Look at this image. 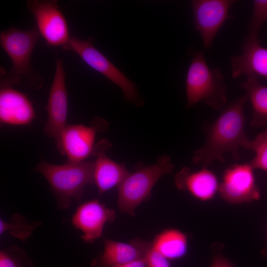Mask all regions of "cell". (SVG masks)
<instances>
[{
  "label": "cell",
  "mask_w": 267,
  "mask_h": 267,
  "mask_svg": "<svg viewBox=\"0 0 267 267\" xmlns=\"http://www.w3.org/2000/svg\"><path fill=\"white\" fill-rule=\"evenodd\" d=\"M42 224L41 222L30 221L19 214L14 213L8 221L0 219V234L8 233L14 237L25 241L31 236L33 231Z\"/></svg>",
  "instance_id": "cell-20"
},
{
  "label": "cell",
  "mask_w": 267,
  "mask_h": 267,
  "mask_svg": "<svg viewBox=\"0 0 267 267\" xmlns=\"http://www.w3.org/2000/svg\"><path fill=\"white\" fill-rule=\"evenodd\" d=\"M175 165L167 155L159 157L152 165L129 172L118 186L117 204L123 213L132 216L136 207L150 196L151 190L163 176L171 174Z\"/></svg>",
  "instance_id": "cell-4"
},
{
  "label": "cell",
  "mask_w": 267,
  "mask_h": 267,
  "mask_svg": "<svg viewBox=\"0 0 267 267\" xmlns=\"http://www.w3.org/2000/svg\"><path fill=\"white\" fill-rule=\"evenodd\" d=\"M111 144L103 139L95 144L92 156L93 161V183L97 188L98 193H104L121 183L129 172L125 165L112 160L106 155V151Z\"/></svg>",
  "instance_id": "cell-14"
},
{
  "label": "cell",
  "mask_w": 267,
  "mask_h": 267,
  "mask_svg": "<svg viewBox=\"0 0 267 267\" xmlns=\"http://www.w3.org/2000/svg\"><path fill=\"white\" fill-rule=\"evenodd\" d=\"M254 169L249 164H235L224 171L218 192L226 202L249 203L259 200L261 194L256 183Z\"/></svg>",
  "instance_id": "cell-9"
},
{
  "label": "cell",
  "mask_w": 267,
  "mask_h": 267,
  "mask_svg": "<svg viewBox=\"0 0 267 267\" xmlns=\"http://www.w3.org/2000/svg\"><path fill=\"white\" fill-rule=\"evenodd\" d=\"M223 246L219 242L211 245L212 261L211 267H234L233 264L222 254Z\"/></svg>",
  "instance_id": "cell-24"
},
{
  "label": "cell",
  "mask_w": 267,
  "mask_h": 267,
  "mask_svg": "<svg viewBox=\"0 0 267 267\" xmlns=\"http://www.w3.org/2000/svg\"><path fill=\"white\" fill-rule=\"evenodd\" d=\"M115 211L106 207L97 200L81 204L72 218V222L83 234L82 239L86 243H92L102 236L103 227L108 222L114 221Z\"/></svg>",
  "instance_id": "cell-12"
},
{
  "label": "cell",
  "mask_w": 267,
  "mask_h": 267,
  "mask_svg": "<svg viewBox=\"0 0 267 267\" xmlns=\"http://www.w3.org/2000/svg\"><path fill=\"white\" fill-rule=\"evenodd\" d=\"M233 0H193L191 1L193 21L200 34L204 48H210L218 31L230 18L229 9Z\"/></svg>",
  "instance_id": "cell-10"
},
{
  "label": "cell",
  "mask_w": 267,
  "mask_h": 267,
  "mask_svg": "<svg viewBox=\"0 0 267 267\" xmlns=\"http://www.w3.org/2000/svg\"><path fill=\"white\" fill-rule=\"evenodd\" d=\"M247 100L246 94L239 97L226 106L213 122L205 126V143L194 151L192 161L194 165L208 168L215 161L224 163L223 154L227 152L238 160L240 147L251 150V140L244 131V106Z\"/></svg>",
  "instance_id": "cell-1"
},
{
  "label": "cell",
  "mask_w": 267,
  "mask_h": 267,
  "mask_svg": "<svg viewBox=\"0 0 267 267\" xmlns=\"http://www.w3.org/2000/svg\"><path fill=\"white\" fill-rule=\"evenodd\" d=\"M40 37L37 27L26 30L11 27L0 32V46L12 62L8 72L0 70L1 83L12 86L20 81V77L29 80L34 78L30 61Z\"/></svg>",
  "instance_id": "cell-5"
},
{
  "label": "cell",
  "mask_w": 267,
  "mask_h": 267,
  "mask_svg": "<svg viewBox=\"0 0 267 267\" xmlns=\"http://www.w3.org/2000/svg\"><path fill=\"white\" fill-rule=\"evenodd\" d=\"M151 247L168 260H176L186 254L188 239L180 230L169 228L157 234L151 242Z\"/></svg>",
  "instance_id": "cell-19"
},
{
  "label": "cell",
  "mask_w": 267,
  "mask_h": 267,
  "mask_svg": "<svg viewBox=\"0 0 267 267\" xmlns=\"http://www.w3.org/2000/svg\"><path fill=\"white\" fill-rule=\"evenodd\" d=\"M144 259L146 267H171L169 260L151 247L147 252Z\"/></svg>",
  "instance_id": "cell-25"
},
{
  "label": "cell",
  "mask_w": 267,
  "mask_h": 267,
  "mask_svg": "<svg viewBox=\"0 0 267 267\" xmlns=\"http://www.w3.org/2000/svg\"><path fill=\"white\" fill-rule=\"evenodd\" d=\"M106 124L100 118L89 126L82 124L66 125L56 140L61 154L66 156L67 161L81 162L92 155L95 146L97 133L106 128Z\"/></svg>",
  "instance_id": "cell-8"
},
{
  "label": "cell",
  "mask_w": 267,
  "mask_h": 267,
  "mask_svg": "<svg viewBox=\"0 0 267 267\" xmlns=\"http://www.w3.org/2000/svg\"><path fill=\"white\" fill-rule=\"evenodd\" d=\"M27 7L33 15L37 28L49 46L63 47L69 42V25L54 0H30Z\"/></svg>",
  "instance_id": "cell-7"
},
{
  "label": "cell",
  "mask_w": 267,
  "mask_h": 267,
  "mask_svg": "<svg viewBox=\"0 0 267 267\" xmlns=\"http://www.w3.org/2000/svg\"><path fill=\"white\" fill-rule=\"evenodd\" d=\"M111 267H146L144 257L129 263L116 265Z\"/></svg>",
  "instance_id": "cell-26"
},
{
  "label": "cell",
  "mask_w": 267,
  "mask_h": 267,
  "mask_svg": "<svg viewBox=\"0 0 267 267\" xmlns=\"http://www.w3.org/2000/svg\"><path fill=\"white\" fill-rule=\"evenodd\" d=\"M226 89L221 71L209 67L202 51H195L186 77L187 107L203 101L214 109L222 110L227 104Z\"/></svg>",
  "instance_id": "cell-3"
},
{
  "label": "cell",
  "mask_w": 267,
  "mask_h": 267,
  "mask_svg": "<svg viewBox=\"0 0 267 267\" xmlns=\"http://www.w3.org/2000/svg\"><path fill=\"white\" fill-rule=\"evenodd\" d=\"M255 153L249 164L255 169L267 172V129L259 134L251 140V149Z\"/></svg>",
  "instance_id": "cell-22"
},
{
  "label": "cell",
  "mask_w": 267,
  "mask_h": 267,
  "mask_svg": "<svg viewBox=\"0 0 267 267\" xmlns=\"http://www.w3.org/2000/svg\"><path fill=\"white\" fill-rule=\"evenodd\" d=\"M62 48L78 54L89 66L119 87L125 101L134 103L137 106L143 104L136 85L95 48L91 39L84 40L71 37Z\"/></svg>",
  "instance_id": "cell-6"
},
{
  "label": "cell",
  "mask_w": 267,
  "mask_h": 267,
  "mask_svg": "<svg viewBox=\"0 0 267 267\" xmlns=\"http://www.w3.org/2000/svg\"><path fill=\"white\" fill-rule=\"evenodd\" d=\"M177 188L187 191L194 198L207 201L212 199L219 190V183L215 174L202 168L197 171L184 167L175 176Z\"/></svg>",
  "instance_id": "cell-17"
},
{
  "label": "cell",
  "mask_w": 267,
  "mask_h": 267,
  "mask_svg": "<svg viewBox=\"0 0 267 267\" xmlns=\"http://www.w3.org/2000/svg\"><path fill=\"white\" fill-rule=\"evenodd\" d=\"M253 12L248 25V37L259 38V32L267 22V0L252 1Z\"/></svg>",
  "instance_id": "cell-23"
},
{
  "label": "cell",
  "mask_w": 267,
  "mask_h": 267,
  "mask_svg": "<svg viewBox=\"0 0 267 267\" xmlns=\"http://www.w3.org/2000/svg\"><path fill=\"white\" fill-rule=\"evenodd\" d=\"M65 78L63 61L58 58L45 107L48 118L44 128L45 134L55 141L67 125L68 103Z\"/></svg>",
  "instance_id": "cell-11"
},
{
  "label": "cell",
  "mask_w": 267,
  "mask_h": 267,
  "mask_svg": "<svg viewBox=\"0 0 267 267\" xmlns=\"http://www.w3.org/2000/svg\"><path fill=\"white\" fill-rule=\"evenodd\" d=\"M0 267H35L23 248L11 245L0 251Z\"/></svg>",
  "instance_id": "cell-21"
},
{
  "label": "cell",
  "mask_w": 267,
  "mask_h": 267,
  "mask_svg": "<svg viewBox=\"0 0 267 267\" xmlns=\"http://www.w3.org/2000/svg\"><path fill=\"white\" fill-rule=\"evenodd\" d=\"M261 254L262 256L267 258V242L266 246L261 250Z\"/></svg>",
  "instance_id": "cell-27"
},
{
  "label": "cell",
  "mask_w": 267,
  "mask_h": 267,
  "mask_svg": "<svg viewBox=\"0 0 267 267\" xmlns=\"http://www.w3.org/2000/svg\"><path fill=\"white\" fill-rule=\"evenodd\" d=\"M151 242L136 239L129 242L104 239L102 253L91 265V267H111L129 263L145 257Z\"/></svg>",
  "instance_id": "cell-16"
},
{
  "label": "cell",
  "mask_w": 267,
  "mask_h": 267,
  "mask_svg": "<svg viewBox=\"0 0 267 267\" xmlns=\"http://www.w3.org/2000/svg\"><path fill=\"white\" fill-rule=\"evenodd\" d=\"M246 91L253 109L250 125L260 128L267 125V86L261 84L256 76H248L241 84Z\"/></svg>",
  "instance_id": "cell-18"
},
{
  "label": "cell",
  "mask_w": 267,
  "mask_h": 267,
  "mask_svg": "<svg viewBox=\"0 0 267 267\" xmlns=\"http://www.w3.org/2000/svg\"><path fill=\"white\" fill-rule=\"evenodd\" d=\"M242 49L241 55L230 58L232 77L246 75L267 78V48L261 45L259 38L247 36Z\"/></svg>",
  "instance_id": "cell-15"
},
{
  "label": "cell",
  "mask_w": 267,
  "mask_h": 267,
  "mask_svg": "<svg viewBox=\"0 0 267 267\" xmlns=\"http://www.w3.org/2000/svg\"><path fill=\"white\" fill-rule=\"evenodd\" d=\"M93 161H67L61 165L42 160L36 167L49 183L59 209H68L73 199L79 200L86 185L93 183Z\"/></svg>",
  "instance_id": "cell-2"
},
{
  "label": "cell",
  "mask_w": 267,
  "mask_h": 267,
  "mask_svg": "<svg viewBox=\"0 0 267 267\" xmlns=\"http://www.w3.org/2000/svg\"><path fill=\"white\" fill-rule=\"evenodd\" d=\"M36 117L33 103L24 93L1 84L0 89V122L2 125L26 126Z\"/></svg>",
  "instance_id": "cell-13"
}]
</instances>
